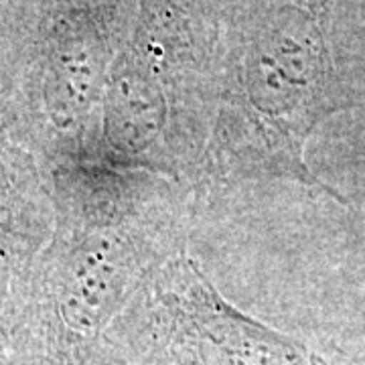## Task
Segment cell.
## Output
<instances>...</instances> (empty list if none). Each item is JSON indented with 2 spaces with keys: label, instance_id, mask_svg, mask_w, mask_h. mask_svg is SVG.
<instances>
[{
  "label": "cell",
  "instance_id": "cell-1",
  "mask_svg": "<svg viewBox=\"0 0 365 365\" xmlns=\"http://www.w3.org/2000/svg\"><path fill=\"white\" fill-rule=\"evenodd\" d=\"M165 304L167 325L138 347L143 365H331L227 304L191 262Z\"/></svg>",
  "mask_w": 365,
  "mask_h": 365
}]
</instances>
